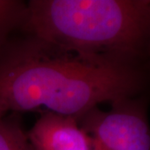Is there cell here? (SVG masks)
<instances>
[{
	"mask_svg": "<svg viewBox=\"0 0 150 150\" xmlns=\"http://www.w3.org/2000/svg\"><path fill=\"white\" fill-rule=\"evenodd\" d=\"M0 52V118L45 110L79 119L103 102L132 98L144 78L135 63L88 58L38 38Z\"/></svg>",
	"mask_w": 150,
	"mask_h": 150,
	"instance_id": "obj_1",
	"label": "cell"
},
{
	"mask_svg": "<svg viewBox=\"0 0 150 150\" xmlns=\"http://www.w3.org/2000/svg\"><path fill=\"white\" fill-rule=\"evenodd\" d=\"M22 26L88 58L135 63L150 43V1L32 0Z\"/></svg>",
	"mask_w": 150,
	"mask_h": 150,
	"instance_id": "obj_2",
	"label": "cell"
},
{
	"mask_svg": "<svg viewBox=\"0 0 150 150\" xmlns=\"http://www.w3.org/2000/svg\"><path fill=\"white\" fill-rule=\"evenodd\" d=\"M90 139L91 150H150V126L143 103L132 98L94 107L78 119Z\"/></svg>",
	"mask_w": 150,
	"mask_h": 150,
	"instance_id": "obj_3",
	"label": "cell"
},
{
	"mask_svg": "<svg viewBox=\"0 0 150 150\" xmlns=\"http://www.w3.org/2000/svg\"><path fill=\"white\" fill-rule=\"evenodd\" d=\"M27 134L33 150H91L88 135L72 116L45 110Z\"/></svg>",
	"mask_w": 150,
	"mask_h": 150,
	"instance_id": "obj_4",
	"label": "cell"
},
{
	"mask_svg": "<svg viewBox=\"0 0 150 150\" xmlns=\"http://www.w3.org/2000/svg\"><path fill=\"white\" fill-rule=\"evenodd\" d=\"M26 4L16 0H0V52L9 41L10 33L22 26L25 17Z\"/></svg>",
	"mask_w": 150,
	"mask_h": 150,
	"instance_id": "obj_5",
	"label": "cell"
},
{
	"mask_svg": "<svg viewBox=\"0 0 150 150\" xmlns=\"http://www.w3.org/2000/svg\"><path fill=\"white\" fill-rule=\"evenodd\" d=\"M0 150H33L16 118H0Z\"/></svg>",
	"mask_w": 150,
	"mask_h": 150,
	"instance_id": "obj_6",
	"label": "cell"
}]
</instances>
